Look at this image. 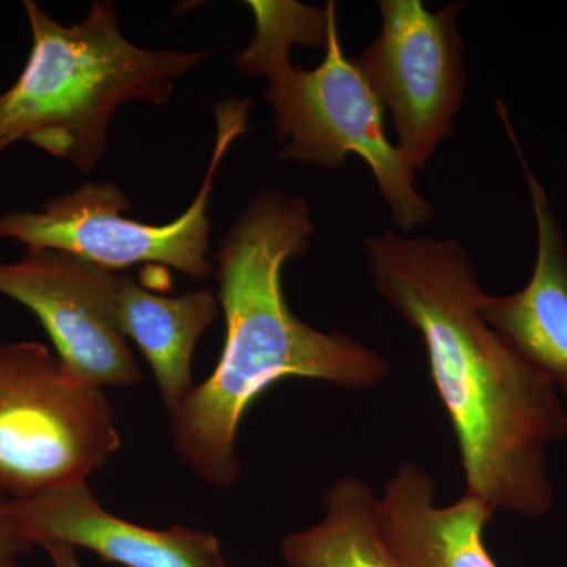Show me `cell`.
<instances>
[{"label": "cell", "mask_w": 567, "mask_h": 567, "mask_svg": "<svg viewBox=\"0 0 567 567\" xmlns=\"http://www.w3.org/2000/svg\"><path fill=\"white\" fill-rule=\"evenodd\" d=\"M364 249L377 290L423 339L465 494L494 513L546 516L555 499L548 447L567 435L565 404L481 315L484 292L464 246L390 230L365 237Z\"/></svg>", "instance_id": "1"}, {"label": "cell", "mask_w": 567, "mask_h": 567, "mask_svg": "<svg viewBox=\"0 0 567 567\" xmlns=\"http://www.w3.org/2000/svg\"><path fill=\"white\" fill-rule=\"evenodd\" d=\"M315 224L303 197L260 189L215 254L226 341L215 371L171 416L175 453L218 488L240 476L237 436L246 410L284 379L371 390L386 379L382 354L344 333H323L293 315L282 287L289 260L309 248Z\"/></svg>", "instance_id": "2"}, {"label": "cell", "mask_w": 567, "mask_h": 567, "mask_svg": "<svg viewBox=\"0 0 567 567\" xmlns=\"http://www.w3.org/2000/svg\"><path fill=\"white\" fill-rule=\"evenodd\" d=\"M254 35L235 65L267 78L264 96L275 112L282 162L344 169L350 153L374 174L393 223L404 235L434 218V205L416 192L415 171L388 140L382 104L358 59L346 54L338 9L295 0H248Z\"/></svg>", "instance_id": "3"}, {"label": "cell", "mask_w": 567, "mask_h": 567, "mask_svg": "<svg viewBox=\"0 0 567 567\" xmlns=\"http://www.w3.org/2000/svg\"><path fill=\"white\" fill-rule=\"evenodd\" d=\"M32 32L28 63L0 93V153L28 141L89 174L102 162L115 111L164 104L175 82L207 51L147 50L121 31L115 6L95 0L84 20L63 25L24 0Z\"/></svg>", "instance_id": "4"}, {"label": "cell", "mask_w": 567, "mask_h": 567, "mask_svg": "<svg viewBox=\"0 0 567 567\" xmlns=\"http://www.w3.org/2000/svg\"><path fill=\"white\" fill-rule=\"evenodd\" d=\"M102 388L39 342L0 346V492L25 499L87 483L121 447Z\"/></svg>", "instance_id": "5"}, {"label": "cell", "mask_w": 567, "mask_h": 567, "mask_svg": "<svg viewBox=\"0 0 567 567\" xmlns=\"http://www.w3.org/2000/svg\"><path fill=\"white\" fill-rule=\"evenodd\" d=\"M252 102L230 96L216 104V137L210 164L192 205L174 221L147 224L123 218L128 197L115 183H85L41 205L39 210L0 215V238L25 248L58 249L110 270L159 264L193 279L212 275L210 203L215 177L238 137L248 133Z\"/></svg>", "instance_id": "6"}, {"label": "cell", "mask_w": 567, "mask_h": 567, "mask_svg": "<svg viewBox=\"0 0 567 567\" xmlns=\"http://www.w3.org/2000/svg\"><path fill=\"white\" fill-rule=\"evenodd\" d=\"M379 7L382 31L357 59L391 112L395 147L416 173L453 134L464 100V41L456 25L464 3L436 11L421 0H380Z\"/></svg>", "instance_id": "7"}, {"label": "cell", "mask_w": 567, "mask_h": 567, "mask_svg": "<svg viewBox=\"0 0 567 567\" xmlns=\"http://www.w3.org/2000/svg\"><path fill=\"white\" fill-rule=\"evenodd\" d=\"M0 295L37 316L58 357L85 382L102 390L141 382L140 365L96 300L81 257L25 248L17 262H0Z\"/></svg>", "instance_id": "8"}, {"label": "cell", "mask_w": 567, "mask_h": 567, "mask_svg": "<svg viewBox=\"0 0 567 567\" xmlns=\"http://www.w3.org/2000/svg\"><path fill=\"white\" fill-rule=\"evenodd\" d=\"M11 528L29 547L85 548L123 567H227L218 537L186 527L153 529L107 513L87 483L10 499Z\"/></svg>", "instance_id": "9"}, {"label": "cell", "mask_w": 567, "mask_h": 567, "mask_svg": "<svg viewBox=\"0 0 567 567\" xmlns=\"http://www.w3.org/2000/svg\"><path fill=\"white\" fill-rule=\"evenodd\" d=\"M502 121L524 169L537 233L535 270L524 289L481 297V315L532 368L567 399V246L543 183L533 173L505 107Z\"/></svg>", "instance_id": "10"}, {"label": "cell", "mask_w": 567, "mask_h": 567, "mask_svg": "<svg viewBox=\"0 0 567 567\" xmlns=\"http://www.w3.org/2000/svg\"><path fill=\"white\" fill-rule=\"evenodd\" d=\"M96 300L125 339L140 347L171 416L193 390L192 364L197 341L219 315L210 289L175 297L153 293L132 275L84 260Z\"/></svg>", "instance_id": "11"}, {"label": "cell", "mask_w": 567, "mask_h": 567, "mask_svg": "<svg viewBox=\"0 0 567 567\" xmlns=\"http://www.w3.org/2000/svg\"><path fill=\"white\" fill-rule=\"evenodd\" d=\"M436 484L420 465L404 462L385 484L377 520L401 567H498L484 546L494 511L464 494L450 506L435 505Z\"/></svg>", "instance_id": "12"}, {"label": "cell", "mask_w": 567, "mask_h": 567, "mask_svg": "<svg viewBox=\"0 0 567 567\" xmlns=\"http://www.w3.org/2000/svg\"><path fill=\"white\" fill-rule=\"evenodd\" d=\"M323 507L319 524L282 537L287 567H401L379 529V498L363 480L339 477Z\"/></svg>", "instance_id": "13"}, {"label": "cell", "mask_w": 567, "mask_h": 567, "mask_svg": "<svg viewBox=\"0 0 567 567\" xmlns=\"http://www.w3.org/2000/svg\"><path fill=\"white\" fill-rule=\"evenodd\" d=\"M10 498L0 492V559H13L28 554L32 547L22 543L17 533L11 528L9 516H7V507H9Z\"/></svg>", "instance_id": "14"}, {"label": "cell", "mask_w": 567, "mask_h": 567, "mask_svg": "<svg viewBox=\"0 0 567 567\" xmlns=\"http://www.w3.org/2000/svg\"><path fill=\"white\" fill-rule=\"evenodd\" d=\"M41 548L50 555L54 567H82L76 555V548L59 543H48L41 546Z\"/></svg>", "instance_id": "15"}, {"label": "cell", "mask_w": 567, "mask_h": 567, "mask_svg": "<svg viewBox=\"0 0 567 567\" xmlns=\"http://www.w3.org/2000/svg\"><path fill=\"white\" fill-rule=\"evenodd\" d=\"M0 567H18L13 559H0Z\"/></svg>", "instance_id": "16"}]
</instances>
